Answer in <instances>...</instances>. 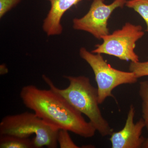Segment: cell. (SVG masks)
Returning <instances> with one entry per match:
<instances>
[{"label":"cell","mask_w":148,"mask_h":148,"mask_svg":"<svg viewBox=\"0 0 148 148\" xmlns=\"http://www.w3.org/2000/svg\"><path fill=\"white\" fill-rule=\"evenodd\" d=\"M1 148H35L33 139L15 135H0Z\"/></svg>","instance_id":"9c48e42d"},{"label":"cell","mask_w":148,"mask_h":148,"mask_svg":"<svg viewBox=\"0 0 148 148\" xmlns=\"http://www.w3.org/2000/svg\"><path fill=\"white\" fill-rule=\"evenodd\" d=\"M139 92L142 100L143 119L148 131V81H143L140 82Z\"/></svg>","instance_id":"8fae6325"},{"label":"cell","mask_w":148,"mask_h":148,"mask_svg":"<svg viewBox=\"0 0 148 148\" xmlns=\"http://www.w3.org/2000/svg\"><path fill=\"white\" fill-rule=\"evenodd\" d=\"M135 113L133 105L130 107L124 127L120 131L113 132L110 138L112 148H140L143 147L146 139L142 136L145 124L143 118L135 123Z\"/></svg>","instance_id":"52a82bcc"},{"label":"cell","mask_w":148,"mask_h":148,"mask_svg":"<svg viewBox=\"0 0 148 148\" xmlns=\"http://www.w3.org/2000/svg\"><path fill=\"white\" fill-rule=\"evenodd\" d=\"M69 81L68 87L60 89L45 75L44 81L49 88L66 99L74 108L89 119V121L101 136L111 135L113 132L108 121L103 116L99 107L98 89L94 87L88 77L85 76H64Z\"/></svg>","instance_id":"7a4b0ae2"},{"label":"cell","mask_w":148,"mask_h":148,"mask_svg":"<svg viewBox=\"0 0 148 148\" xmlns=\"http://www.w3.org/2000/svg\"><path fill=\"white\" fill-rule=\"evenodd\" d=\"M79 54L92 69L98 86V103L102 104L106 98L114 97L112 91L117 86L123 84H134L138 78L132 72H125L114 69L100 53H92L86 48L81 47Z\"/></svg>","instance_id":"277c9868"},{"label":"cell","mask_w":148,"mask_h":148,"mask_svg":"<svg viewBox=\"0 0 148 148\" xmlns=\"http://www.w3.org/2000/svg\"><path fill=\"white\" fill-rule=\"evenodd\" d=\"M8 70L5 64H1L0 66V74L1 75H5L8 73Z\"/></svg>","instance_id":"9a60e30c"},{"label":"cell","mask_w":148,"mask_h":148,"mask_svg":"<svg viewBox=\"0 0 148 148\" xmlns=\"http://www.w3.org/2000/svg\"><path fill=\"white\" fill-rule=\"evenodd\" d=\"M50 3V8L43 20L42 29L48 36L62 34L63 27L61 19L64 14L73 6L83 0H47ZM90 1V0H86Z\"/></svg>","instance_id":"ba28073f"},{"label":"cell","mask_w":148,"mask_h":148,"mask_svg":"<svg viewBox=\"0 0 148 148\" xmlns=\"http://www.w3.org/2000/svg\"><path fill=\"white\" fill-rule=\"evenodd\" d=\"M127 0H114L107 5L105 0H93L87 13L73 20V27L78 31L89 33L98 39L110 34L108 21L112 13L118 8H123Z\"/></svg>","instance_id":"8992f818"},{"label":"cell","mask_w":148,"mask_h":148,"mask_svg":"<svg viewBox=\"0 0 148 148\" xmlns=\"http://www.w3.org/2000/svg\"><path fill=\"white\" fill-rule=\"evenodd\" d=\"M125 5L140 14L145 22L146 32H148V0H128Z\"/></svg>","instance_id":"30bf717a"},{"label":"cell","mask_w":148,"mask_h":148,"mask_svg":"<svg viewBox=\"0 0 148 148\" xmlns=\"http://www.w3.org/2000/svg\"><path fill=\"white\" fill-rule=\"evenodd\" d=\"M20 96L27 108L32 110L48 124L64 129L84 138H91L96 130L64 97L49 89L38 88L34 85L21 88Z\"/></svg>","instance_id":"6da1fadb"},{"label":"cell","mask_w":148,"mask_h":148,"mask_svg":"<svg viewBox=\"0 0 148 148\" xmlns=\"http://www.w3.org/2000/svg\"><path fill=\"white\" fill-rule=\"evenodd\" d=\"M144 35L141 25L127 22L121 29L103 37V42L91 52L113 56L122 61L138 62L139 56L135 51L136 42Z\"/></svg>","instance_id":"5b68a950"},{"label":"cell","mask_w":148,"mask_h":148,"mask_svg":"<svg viewBox=\"0 0 148 148\" xmlns=\"http://www.w3.org/2000/svg\"><path fill=\"white\" fill-rule=\"evenodd\" d=\"M143 148H148V138L146 139L145 143L143 144Z\"/></svg>","instance_id":"2e32d148"},{"label":"cell","mask_w":148,"mask_h":148,"mask_svg":"<svg viewBox=\"0 0 148 148\" xmlns=\"http://www.w3.org/2000/svg\"><path fill=\"white\" fill-rule=\"evenodd\" d=\"M57 142L61 148H79L74 143L69 133V131L64 129H59L57 135Z\"/></svg>","instance_id":"7c38bea8"},{"label":"cell","mask_w":148,"mask_h":148,"mask_svg":"<svg viewBox=\"0 0 148 148\" xmlns=\"http://www.w3.org/2000/svg\"><path fill=\"white\" fill-rule=\"evenodd\" d=\"M59 130L48 124L34 113L28 112L6 116L0 123V135L29 138L35 135L33 139L35 148H57Z\"/></svg>","instance_id":"3957f363"},{"label":"cell","mask_w":148,"mask_h":148,"mask_svg":"<svg viewBox=\"0 0 148 148\" xmlns=\"http://www.w3.org/2000/svg\"><path fill=\"white\" fill-rule=\"evenodd\" d=\"M129 71L134 73L138 78L148 76V61L144 62H131L130 64Z\"/></svg>","instance_id":"4fadbf2b"},{"label":"cell","mask_w":148,"mask_h":148,"mask_svg":"<svg viewBox=\"0 0 148 148\" xmlns=\"http://www.w3.org/2000/svg\"><path fill=\"white\" fill-rule=\"evenodd\" d=\"M22 0H0V18L14 8Z\"/></svg>","instance_id":"5bb4252c"}]
</instances>
